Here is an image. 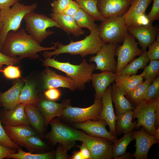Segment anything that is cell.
Listing matches in <instances>:
<instances>
[{
	"label": "cell",
	"instance_id": "d6a6232c",
	"mask_svg": "<svg viewBox=\"0 0 159 159\" xmlns=\"http://www.w3.org/2000/svg\"><path fill=\"white\" fill-rule=\"evenodd\" d=\"M80 8L90 15L95 21H102L105 19L99 11L97 7L98 0H74Z\"/></svg>",
	"mask_w": 159,
	"mask_h": 159
},
{
	"label": "cell",
	"instance_id": "94428289",
	"mask_svg": "<svg viewBox=\"0 0 159 159\" xmlns=\"http://www.w3.org/2000/svg\"><path fill=\"white\" fill-rule=\"evenodd\" d=\"M153 1V0H152Z\"/></svg>",
	"mask_w": 159,
	"mask_h": 159
},
{
	"label": "cell",
	"instance_id": "2e32d148",
	"mask_svg": "<svg viewBox=\"0 0 159 159\" xmlns=\"http://www.w3.org/2000/svg\"><path fill=\"white\" fill-rule=\"evenodd\" d=\"M138 131H132L136 141V149L134 153L135 159H148L149 149L154 144L159 143V140L148 134L143 126Z\"/></svg>",
	"mask_w": 159,
	"mask_h": 159
},
{
	"label": "cell",
	"instance_id": "11a10c76",
	"mask_svg": "<svg viewBox=\"0 0 159 159\" xmlns=\"http://www.w3.org/2000/svg\"><path fill=\"white\" fill-rule=\"evenodd\" d=\"M73 154L71 157L70 159H84L80 151L75 150L72 152Z\"/></svg>",
	"mask_w": 159,
	"mask_h": 159
},
{
	"label": "cell",
	"instance_id": "603a6c76",
	"mask_svg": "<svg viewBox=\"0 0 159 159\" xmlns=\"http://www.w3.org/2000/svg\"><path fill=\"white\" fill-rule=\"evenodd\" d=\"M117 76L115 73L109 71L92 74L91 80L95 91V99L101 98L107 87L115 81Z\"/></svg>",
	"mask_w": 159,
	"mask_h": 159
},
{
	"label": "cell",
	"instance_id": "8fae6325",
	"mask_svg": "<svg viewBox=\"0 0 159 159\" xmlns=\"http://www.w3.org/2000/svg\"><path fill=\"white\" fill-rule=\"evenodd\" d=\"M118 44L105 43L96 53V55L90 57L89 61L95 63V70L102 72L109 71L115 73L117 62L115 57Z\"/></svg>",
	"mask_w": 159,
	"mask_h": 159
},
{
	"label": "cell",
	"instance_id": "836d02e7",
	"mask_svg": "<svg viewBox=\"0 0 159 159\" xmlns=\"http://www.w3.org/2000/svg\"><path fill=\"white\" fill-rule=\"evenodd\" d=\"M74 17L77 25L80 28H87L90 32L98 29L99 25L95 23L94 19L81 8Z\"/></svg>",
	"mask_w": 159,
	"mask_h": 159
},
{
	"label": "cell",
	"instance_id": "db71d44e",
	"mask_svg": "<svg viewBox=\"0 0 159 159\" xmlns=\"http://www.w3.org/2000/svg\"><path fill=\"white\" fill-rule=\"evenodd\" d=\"M135 158L134 153L131 154L129 152H126L115 159H132Z\"/></svg>",
	"mask_w": 159,
	"mask_h": 159
},
{
	"label": "cell",
	"instance_id": "9c48e42d",
	"mask_svg": "<svg viewBox=\"0 0 159 159\" xmlns=\"http://www.w3.org/2000/svg\"><path fill=\"white\" fill-rule=\"evenodd\" d=\"M138 42L128 32L125 36L122 45L118 44L116 49V56L117 57V67L115 73L119 75L124 67L133 60L137 56L143 53L138 47Z\"/></svg>",
	"mask_w": 159,
	"mask_h": 159
},
{
	"label": "cell",
	"instance_id": "cb8c5ba5",
	"mask_svg": "<svg viewBox=\"0 0 159 159\" xmlns=\"http://www.w3.org/2000/svg\"><path fill=\"white\" fill-rule=\"evenodd\" d=\"M49 16L57 22L59 28L68 34H72L78 37L85 34V31L77 25L74 16L53 13H51Z\"/></svg>",
	"mask_w": 159,
	"mask_h": 159
},
{
	"label": "cell",
	"instance_id": "4316f807",
	"mask_svg": "<svg viewBox=\"0 0 159 159\" xmlns=\"http://www.w3.org/2000/svg\"><path fill=\"white\" fill-rule=\"evenodd\" d=\"M24 110L29 124L39 133H44L46 127L43 116L35 105H26Z\"/></svg>",
	"mask_w": 159,
	"mask_h": 159
},
{
	"label": "cell",
	"instance_id": "74e56055",
	"mask_svg": "<svg viewBox=\"0 0 159 159\" xmlns=\"http://www.w3.org/2000/svg\"><path fill=\"white\" fill-rule=\"evenodd\" d=\"M35 135L31 136L26 138L21 143L20 146L32 151L46 148L47 145L45 143Z\"/></svg>",
	"mask_w": 159,
	"mask_h": 159
},
{
	"label": "cell",
	"instance_id": "ab89813d",
	"mask_svg": "<svg viewBox=\"0 0 159 159\" xmlns=\"http://www.w3.org/2000/svg\"><path fill=\"white\" fill-rule=\"evenodd\" d=\"M159 97V77L153 80L148 87L144 100H148Z\"/></svg>",
	"mask_w": 159,
	"mask_h": 159
},
{
	"label": "cell",
	"instance_id": "4dcf8cb0",
	"mask_svg": "<svg viewBox=\"0 0 159 159\" xmlns=\"http://www.w3.org/2000/svg\"><path fill=\"white\" fill-rule=\"evenodd\" d=\"M147 55V51H144L138 57L135 58L127 64L122 70L119 75H131L136 74L140 69H144L150 61Z\"/></svg>",
	"mask_w": 159,
	"mask_h": 159
},
{
	"label": "cell",
	"instance_id": "680465c9",
	"mask_svg": "<svg viewBox=\"0 0 159 159\" xmlns=\"http://www.w3.org/2000/svg\"><path fill=\"white\" fill-rule=\"evenodd\" d=\"M2 66H0V70H1V69H2Z\"/></svg>",
	"mask_w": 159,
	"mask_h": 159
},
{
	"label": "cell",
	"instance_id": "8d00e7d4",
	"mask_svg": "<svg viewBox=\"0 0 159 159\" xmlns=\"http://www.w3.org/2000/svg\"><path fill=\"white\" fill-rule=\"evenodd\" d=\"M148 65L144 68L141 74L143 80H153L159 75V60H150Z\"/></svg>",
	"mask_w": 159,
	"mask_h": 159
},
{
	"label": "cell",
	"instance_id": "ee69618b",
	"mask_svg": "<svg viewBox=\"0 0 159 159\" xmlns=\"http://www.w3.org/2000/svg\"><path fill=\"white\" fill-rule=\"evenodd\" d=\"M72 0H54L51 3L52 11L54 13H61Z\"/></svg>",
	"mask_w": 159,
	"mask_h": 159
},
{
	"label": "cell",
	"instance_id": "f1b7e54d",
	"mask_svg": "<svg viewBox=\"0 0 159 159\" xmlns=\"http://www.w3.org/2000/svg\"><path fill=\"white\" fill-rule=\"evenodd\" d=\"M143 80L141 74L130 76L120 75L117 76L115 83L123 91L125 95L142 83Z\"/></svg>",
	"mask_w": 159,
	"mask_h": 159
},
{
	"label": "cell",
	"instance_id": "7a4b0ae2",
	"mask_svg": "<svg viewBox=\"0 0 159 159\" xmlns=\"http://www.w3.org/2000/svg\"><path fill=\"white\" fill-rule=\"evenodd\" d=\"M57 48L52 51H44L43 56L45 58L55 57L62 54L68 53L72 55H80L84 57L88 54H94L99 51L105 43L100 37L98 29L90 32L83 39L76 42L71 40L69 43L64 45L59 42L53 43Z\"/></svg>",
	"mask_w": 159,
	"mask_h": 159
},
{
	"label": "cell",
	"instance_id": "9a60e30c",
	"mask_svg": "<svg viewBox=\"0 0 159 159\" xmlns=\"http://www.w3.org/2000/svg\"><path fill=\"white\" fill-rule=\"evenodd\" d=\"M70 99H65L58 103L46 99L38 100L36 104L44 117L46 127L50 121L55 117H61L64 109L71 105Z\"/></svg>",
	"mask_w": 159,
	"mask_h": 159
},
{
	"label": "cell",
	"instance_id": "60d3db41",
	"mask_svg": "<svg viewBox=\"0 0 159 159\" xmlns=\"http://www.w3.org/2000/svg\"><path fill=\"white\" fill-rule=\"evenodd\" d=\"M2 72L4 76L7 79H17L21 78V72L18 67L8 65L3 69H1L0 72Z\"/></svg>",
	"mask_w": 159,
	"mask_h": 159
},
{
	"label": "cell",
	"instance_id": "c3c4849f",
	"mask_svg": "<svg viewBox=\"0 0 159 159\" xmlns=\"http://www.w3.org/2000/svg\"><path fill=\"white\" fill-rule=\"evenodd\" d=\"M44 95L47 99L54 101L59 98L61 93L60 91L57 88H53L45 90Z\"/></svg>",
	"mask_w": 159,
	"mask_h": 159
},
{
	"label": "cell",
	"instance_id": "d4e9b609",
	"mask_svg": "<svg viewBox=\"0 0 159 159\" xmlns=\"http://www.w3.org/2000/svg\"><path fill=\"white\" fill-rule=\"evenodd\" d=\"M112 83L111 95L115 108V115L117 116L127 111L133 110L135 107L126 98L123 91L115 82Z\"/></svg>",
	"mask_w": 159,
	"mask_h": 159
},
{
	"label": "cell",
	"instance_id": "681fc988",
	"mask_svg": "<svg viewBox=\"0 0 159 159\" xmlns=\"http://www.w3.org/2000/svg\"><path fill=\"white\" fill-rule=\"evenodd\" d=\"M16 153L14 149H12L0 144V159L7 158L10 154Z\"/></svg>",
	"mask_w": 159,
	"mask_h": 159
},
{
	"label": "cell",
	"instance_id": "83f0119b",
	"mask_svg": "<svg viewBox=\"0 0 159 159\" xmlns=\"http://www.w3.org/2000/svg\"><path fill=\"white\" fill-rule=\"evenodd\" d=\"M132 110L127 111L117 116L115 130L117 136L131 132L135 128L137 121L132 122Z\"/></svg>",
	"mask_w": 159,
	"mask_h": 159
},
{
	"label": "cell",
	"instance_id": "f6af8a7d",
	"mask_svg": "<svg viewBox=\"0 0 159 159\" xmlns=\"http://www.w3.org/2000/svg\"><path fill=\"white\" fill-rule=\"evenodd\" d=\"M153 3L152 8L149 14L146 15L150 23L159 20V0H153Z\"/></svg>",
	"mask_w": 159,
	"mask_h": 159
},
{
	"label": "cell",
	"instance_id": "b9f144b4",
	"mask_svg": "<svg viewBox=\"0 0 159 159\" xmlns=\"http://www.w3.org/2000/svg\"><path fill=\"white\" fill-rule=\"evenodd\" d=\"M0 144L14 149H18L19 145L14 143L9 138L0 121Z\"/></svg>",
	"mask_w": 159,
	"mask_h": 159
},
{
	"label": "cell",
	"instance_id": "7c38bea8",
	"mask_svg": "<svg viewBox=\"0 0 159 159\" xmlns=\"http://www.w3.org/2000/svg\"><path fill=\"white\" fill-rule=\"evenodd\" d=\"M152 0H131L129 8L123 16L128 27H135L150 23L145 12Z\"/></svg>",
	"mask_w": 159,
	"mask_h": 159
},
{
	"label": "cell",
	"instance_id": "5b68a950",
	"mask_svg": "<svg viewBox=\"0 0 159 159\" xmlns=\"http://www.w3.org/2000/svg\"><path fill=\"white\" fill-rule=\"evenodd\" d=\"M23 19L26 32L39 43L55 33L52 30H47V28L54 27L59 28L58 24L52 18L34 11L26 14Z\"/></svg>",
	"mask_w": 159,
	"mask_h": 159
},
{
	"label": "cell",
	"instance_id": "8992f818",
	"mask_svg": "<svg viewBox=\"0 0 159 159\" xmlns=\"http://www.w3.org/2000/svg\"><path fill=\"white\" fill-rule=\"evenodd\" d=\"M99 36L105 43H122L128 32L123 16L105 19L98 26Z\"/></svg>",
	"mask_w": 159,
	"mask_h": 159
},
{
	"label": "cell",
	"instance_id": "ba28073f",
	"mask_svg": "<svg viewBox=\"0 0 159 159\" xmlns=\"http://www.w3.org/2000/svg\"><path fill=\"white\" fill-rule=\"evenodd\" d=\"M102 107L101 99H95L94 103L86 108L74 107L70 105L64 109L61 117L75 123L88 120H97L99 119Z\"/></svg>",
	"mask_w": 159,
	"mask_h": 159
},
{
	"label": "cell",
	"instance_id": "91938a15",
	"mask_svg": "<svg viewBox=\"0 0 159 159\" xmlns=\"http://www.w3.org/2000/svg\"><path fill=\"white\" fill-rule=\"evenodd\" d=\"M46 0L49 1V0Z\"/></svg>",
	"mask_w": 159,
	"mask_h": 159
},
{
	"label": "cell",
	"instance_id": "9f6ffc18",
	"mask_svg": "<svg viewBox=\"0 0 159 159\" xmlns=\"http://www.w3.org/2000/svg\"><path fill=\"white\" fill-rule=\"evenodd\" d=\"M154 136L159 140V128L156 129Z\"/></svg>",
	"mask_w": 159,
	"mask_h": 159
},
{
	"label": "cell",
	"instance_id": "7dc6e473",
	"mask_svg": "<svg viewBox=\"0 0 159 159\" xmlns=\"http://www.w3.org/2000/svg\"><path fill=\"white\" fill-rule=\"evenodd\" d=\"M21 59L16 57H9L3 54L0 51V66L3 65H13L20 62Z\"/></svg>",
	"mask_w": 159,
	"mask_h": 159
},
{
	"label": "cell",
	"instance_id": "d590c367",
	"mask_svg": "<svg viewBox=\"0 0 159 159\" xmlns=\"http://www.w3.org/2000/svg\"><path fill=\"white\" fill-rule=\"evenodd\" d=\"M17 150V153L10 154L9 155L7 158L15 159H52L55 158V156L51 152L34 154L24 152L20 147Z\"/></svg>",
	"mask_w": 159,
	"mask_h": 159
},
{
	"label": "cell",
	"instance_id": "44dd1931",
	"mask_svg": "<svg viewBox=\"0 0 159 159\" xmlns=\"http://www.w3.org/2000/svg\"><path fill=\"white\" fill-rule=\"evenodd\" d=\"M24 80H18L8 90L0 93V105L7 110L14 108L19 103L21 90L24 85Z\"/></svg>",
	"mask_w": 159,
	"mask_h": 159
},
{
	"label": "cell",
	"instance_id": "e0dca14e",
	"mask_svg": "<svg viewBox=\"0 0 159 159\" xmlns=\"http://www.w3.org/2000/svg\"><path fill=\"white\" fill-rule=\"evenodd\" d=\"M152 23L145 25L135 27H128V32L138 41L143 51L155 41L159 35V27L153 26Z\"/></svg>",
	"mask_w": 159,
	"mask_h": 159
},
{
	"label": "cell",
	"instance_id": "30bf717a",
	"mask_svg": "<svg viewBox=\"0 0 159 159\" xmlns=\"http://www.w3.org/2000/svg\"><path fill=\"white\" fill-rule=\"evenodd\" d=\"M49 123L51 130L45 137L53 145L63 141L82 142L85 133L75 130L56 119H52Z\"/></svg>",
	"mask_w": 159,
	"mask_h": 159
},
{
	"label": "cell",
	"instance_id": "6da1fadb",
	"mask_svg": "<svg viewBox=\"0 0 159 159\" xmlns=\"http://www.w3.org/2000/svg\"><path fill=\"white\" fill-rule=\"evenodd\" d=\"M56 45L45 47L41 46L23 28L16 31H10L6 36L4 42L0 48V51L9 57L18 56L20 59L27 58L36 59L39 56L37 54L41 51L55 50Z\"/></svg>",
	"mask_w": 159,
	"mask_h": 159
},
{
	"label": "cell",
	"instance_id": "7bdbcfd3",
	"mask_svg": "<svg viewBox=\"0 0 159 159\" xmlns=\"http://www.w3.org/2000/svg\"><path fill=\"white\" fill-rule=\"evenodd\" d=\"M147 55L150 60L159 59V39H156L148 47Z\"/></svg>",
	"mask_w": 159,
	"mask_h": 159
},
{
	"label": "cell",
	"instance_id": "d6986e66",
	"mask_svg": "<svg viewBox=\"0 0 159 159\" xmlns=\"http://www.w3.org/2000/svg\"><path fill=\"white\" fill-rule=\"evenodd\" d=\"M74 127L83 130L90 135L107 139L114 143L117 139L108 131L106 128L108 125L103 119L97 120H88L80 123H75Z\"/></svg>",
	"mask_w": 159,
	"mask_h": 159
},
{
	"label": "cell",
	"instance_id": "3957f363",
	"mask_svg": "<svg viewBox=\"0 0 159 159\" xmlns=\"http://www.w3.org/2000/svg\"><path fill=\"white\" fill-rule=\"evenodd\" d=\"M41 60L44 66L52 67L64 73L66 77L74 82L77 89L79 90H84L85 84L91 81L92 75L96 67L95 64L88 63L85 59L79 65L72 64L69 62H60L54 58H46Z\"/></svg>",
	"mask_w": 159,
	"mask_h": 159
},
{
	"label": "cell",
	"instance_id": "4fadbf2b",
	"mask_svg": "<svg viewBox=\"0 0 159 159\" xmlns=\"http://www.w3.org/2000/svg\"><path fill=\"white\" fill-rule=\"evenodd\" d=\"M82 142L88 148L92 159H112L113 143L103 138L92 136L85 134Z\"/></svg>",
	"mask_w": 159,
	"mask_h": 159
},
{
	"label": "cell",
	"instance_id": "bcb514c9",
	"mask_svg": "<svg viewBox=\"0 0 159 159\" xmlns=\"http://www.w3.org/2000/svg\"><path fill=\"white\" fill-rule=\"evenodd\" d=\"M80 9L78 3L74 0H72L67 8L61 13L74 16Z\"/></svg>",
	"mask_w": 159,
	"mask_h": 159
},
{
	"label": "cell",
	"instance_id": "e575fe53",
	"mask_svg": "<svg viewBox=\"0 0 159 159\" xmlns=\"http://www.w3.org/2000/svg\"><path fill=\"white\" fill-rule=\"evenodd\" d=\"M134 140L131 132L125 134L123 136L117 139L113 143L112 151V159H115L126 152L127 148L130 143Z\"/></svg>",
	"mask_w": 159,
	"mask_h": 159
},
{
	"label": "cell",
	"instance_id": "ffe728a7",
	"mask_svg": "<svg viewBox=\"0 0 159 159\" xmlns=\"http://www.w3.org/2000/svg\"><path fill=\"white\" fill-rule=\"evenodd\" d=\"M112 85L109 86L101 97L102 107L99 119L105 120L110 129V132L117 137L115 130V125L117 116L115 115L113 107L111 92Z\"/></svg>",
	"mask_w": 159,
	"mask_h": 159
},
{
	"label": "cell",
	"instance_id": "ac0fdd59",
	"mask_svg": "<svg viewBox=\"0 0 159 159\" xmlns=\"http://www.w3.org/2000/svg\"><path fill=\"white\" fill-rule=\"evenodd\" d=\"M43 89L46 90L53 88L62 87L74 91L77 89L74 82L71 79L56 72L46 67L42 74Z\"/></svg>",
	"mask_w": 159,
	"mask_h": 159
},
{
	"label": "cell",
	"instance_id": "484cf974",
	"mask_svg": "<svg viewBox=\"0 0 159 159\" xmlns=\"http://www.w3.org/2000/svg\"><path fill=\"white\" fill-rule=\"evenodd\" d=\"M3 127L10 139L19 145L26 138L36 135L34 131L27 125H4Z\"/></svg>",
	"mask_w": 159,
	"mask_h": 159
},
{
	"label": "cell",
	"instance_id": "5bb4252c",
	"mask_svg": "<svg viewBox=\"0 0 159 159\" xmlns=\"http://www.w3.org/2000/svg\"><path fill=\"white\" fill-rule=\"evenodd\" d=\"M131 0H98L97 7L105 19L123 16L129 8Z\"/></svg>",
	"mask_w": 159,
	"mask_h": 159
},
{
	"label": "cell",
	"instance_id": "816d5d0a",
	"mask_svg": "<svg viewBox=\"0 0 159 159\" xmlns=\"http://www.w3.org/2000/svg\"><path fill=\"white\" fill-rule=\"evenodd\" d=\"M77 146L80 148V151L84 159H92L90 151L84 143L82 142L81 145Z\"/></svg>",
	"mask_w": 159,
	"mask_h": 159
},
{
	"label": "cell",
	"instance_id": "f546056e",
	"mask_svg": "<svg viewBox=\"0 0 159 159\" xmlns=\"http://www.w3.org/2000/svg\"><path fill=\"white\" fill-rule=\"evenodd\" d=\"M153 81L145 80L135 88L125 95L132 106L135 107L145 100L148 88Z\"/></svg>",
	"mask_w": 159,
	"mask_h": 159
},
{
	"label": "cell",
	"instance_id": "f907efd6",
	"mask_svg": "<svg viewBox=\"0 0 159 159\" xmlns=\"http://www.w3.org/2000/svg\"><path fill=\"white\" fill-rule=\"evenodd\" d=\"M20 0H0V10H7Z\"/></svg>",
	"mask_w": 159,
	"mask_h": 159
},
{
	"label": "cell",
	"instance_id": "f35d334b",
	"mask_svg": "<svg viewBox=\"0 0 159 159\" xmlns=\"http://www.w3.org/2000/svg\"><path fill=\"white\" fill-rule=\"evenodd\" d=\"M55 155L56 159H70L68 154V150L73 148L75 144V141H63L59 142Z\"/></svg>",
	"mask_w": 159,
	"mask_h": 159
},
{
	"label": "cell",
	"instance_id": "52a82bcc",
	"mask_svg": "<svg viewBox=\"0 0 159 159\" xmlns=\"http://www.w3.org/2000/svg\"><path fill=\"white\" fill-rule=\"evenodd\" d=\"M159 104V97L150 100L142 102L132 110V119H138L135 127L139 129L143 126L146 131L154 136L156 129L155 126V112Z\"/></svg>",
	"mask_w": 159,
	"mask_h": 159
},
{
	"label": "cell",
	"instance_id": "1f68e13d",
	"mask_svg": "<svg viewBox=\"0 0 159 159\" xmlns=\"http://www.w3.org/2000/svg\"><path fill=\"white\" fill-rule=\"evenodd\" d=\"M25 85L20 92L19 103L25 105H35L38 100L34 82L23 79Z\"/></svg>",
	"mask_w": 159,
	"mask_h": 159
},
{
	"label": "cell",
	"instance_id": "f5cc1de1",
	"mask_svg": "<svg viewBox=\"0 0 159 159\" xmlns=\"http://www.w3.org/2000/svg\"><path fill=\"white\" fill-rule=\"evenodd\" d=\"M155 126L156 129L159 128V104L158 105L155 112Z\"/></svg>",
	"mask_w": 159,
	"mask_h": 159
},
{
	"label": "cell",
	"instance_id": "277c9868",
	"mask_svg": "<svg viewBox=\"0 0 159 159\" xmlns=\"http://www.w3.org/2000/svg\"><path fill=\"white\" fill-rule=\"evenodd\" d=\"M37 7V4L25 5L18 2L9 9L0 10V21L3 26L0 34V48L4 44L7 33L16 31L20 29L22 20L27 14L34 11Z\"/></svg>",
	"mask_w": 159,
	"mask_h": 159
},
{
	"label": "cell",
	"instance_id": "6f0895ef",
	"mask_svg": "<svg viewBox=\"0 0 159 159\" xmlns=\"http://www.w3.org/2000/svg\"><path fill=\"white\" fill-rule=\"evenodd\" d=\"M3 26V24L2 22L0 21V34L1 32Z\"/></svg>",
	"mask_w": 159,
	"mask_h": 159
},
{
	"label": "cell",
	"instance_id": "7402d4cb",
	"mask_svg": "<svg viewBox=\"0 0 159 159\" xmlns=\"http://www.w3.org/2000/svg\"><path fill=\"white\" fill-rule=\"evenodd\" d=\"M25 105L19 103L12 109H6L3 115V123L7 125L29 126V124L24 110Z\"/></svg>",
	"mask_w": 159,
	"mask_h": 159
}]
</instances>
